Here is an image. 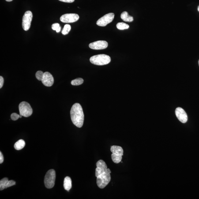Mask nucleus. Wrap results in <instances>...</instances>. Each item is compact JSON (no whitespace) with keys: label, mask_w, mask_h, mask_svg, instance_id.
Masks as SVG:
<instances>
[{"label":"nucleus","mask_w":199,"mask_h":199,"mask_svg":"<svg viewBox=\"0 0 199 199\" xmlns=\"http://www.w3.org/2000/svg\"><path fill=\"white\" fill-rule=\"evenodd\" d=\"M116 27L118 29L120 30L127 29L129 27L128 24L123 22L118 23L117 24Z\"/></svg>","instance_id":"19"},{"label":"nucleus","mask_w":199,"mask_h":199,"mask_svg":"<svg viewBox=\"0 0 199 199\" xmlns=\"http://www.w3.org/2000/svg\"><path fill=\"white\" fill-rule=\"evenodd\" d=\"M15 184L16 182H15L14 181H9V182H8L7 184L6 187L7 188L8 187H10L13 186V185H15Z\"/></svg>","instance_id":"25"},{"label":"nucleus","mask_w":199,"mask_h":199,"mask_svg":"<svg viewBox=\"0 0 199 199\" xmlns=\"http://www.w3.org/2000/svg\"><path fill=\"white\" fill-rule=\"evenodd\" d=\"M25 144V141L23 140H20L15 144L14 148L16 150H20L24 148Z\"/></svg>","instance_id":"16"},{"label":"nucleus","mask_w":199,"mask_h":199,"mask_svg":"<svg viewBox=\"0 0 199 199\" xmlns=\"http://www.w3.org/2000/svg\"><path fill=\"white\" fill-rule=\"evenodd\" d=\"M111 170L107 169L106 171L97 177V184L100 188L104 189L109 183L111 179Z\"/></svg>","instance_id":"2"},{"label":"nucleus","mask_w":199,"mask_h":199,"mask_svg":"<svg viewBox=\"0 0 199 199\" xmlns=\"http://www.w3.org/2000/svg\"><path fill=\"white\" fill-rule=\"evenodd\" d=\"M44 73L41 71H38L36 72V74H35L36 78L38 80H39V81H42L43 79L44 75Z\"/></svg>","instance_id":"22"},{"label":"nucleus","mask_w":199,"mask_h":199,"mask_svg":"<svg viewBox=\"0 0 199 199\" xmlns=\"http://www.w3.org/2000/svg\"><path fill=\"white\" fill-rule=\"evenodd\" d=\"M9 180L7 178H4L0 181V190L1 191L6 189Z\"/></svg>","instance_id":"17"},{"label":"nucleus","mask_w":199,"mask_h":199,"mask_svg":"<svg viewBox=\"0 0 199 199\" xmlns=\"http://www.w3.org/2000/svg\"><path fill=\"white\" fill-rule=\"evenodd\" d=\"M70 114L73 123L77 127H82L84 120V114L82 108L79 104L76 103L73 105Z\"/></svg>","instance_id":"1"},{"label":"nucleus","mask_w":199,"mask_h":199,"mask_svg":"<svg viewBox=\"0 0 199 199\" xmlns=\"http://www.w3.org/2000/svg\"><path fill=\"white\" fill-rule=\"evenodd\" d=\"M41 81L44 85L46 86L50 87L54 84V77L49 72H45Z\"/></svg>","instance_id":"12"},{"label":"nucleus","mask_w":199,"mask_h":199,"mask_svg":"<svg viewBox=\"0 0 199 199\" xmlns=\"http://www.w3.org/2000/svg\"><path fill=\"white\" fill-rule=\"evenodd\" d=\"M111 58L106 54H99L94 55L90 58V62L94 65H104L108 64L111 62Z\"/></svg>","instance_id":"3"},{"label":"nucleus","mask_w":199,"mask_h":199,"mask_svg":"<svg viewBox=\"0 0 199 199\" xmlns=\"http://www.w3.org/2000/svg\"><path fill=\"white\" fill-rule=\"evenodd\" d=\"M4 158L2 152H0V163L2 164L3 162Z\"/></svg>","instance_id":"27"},{"label":"nucleus","mask_w":199,"mask_h":199,"mask_svg":"<svg viewBox=\"0 0 199 199\" xmlns=\"http://www.w3.org/2000/svg\"><path fill=\"white\" fill-rule=\"evenodd\" d=\"M84 80L82 78H78L72 80L71 84L72 85L78 86L84 83Z\"/></svg>","instance_id":"20"},{"label":"nucleus","mask_w":199,"mask_h":199,"mask_svg":"<svg viewBox=\"0 0 199 199\" xmlns=\"http://www.w3.org/2000/svg\"><path fill=\"white\" fill-rule=\"evenodd\" d=\"M52 28L54 30H55L57 32H59L61 31V27L59 24L58 23H55L52 25Z\"/></svg>","instance_id":"23"},{"label":"nucleus","mask_w":199,"mask_h":199,"mask_svg":"<svg viewBox=\"0 0 199 199\" xmlns=\"http://www.w3.org/2000/svg\"><path fill=\"white\" fill-rule=\"evenodd\" d=\"M32 18V14L30 11H28L24 13L22 20V27L24 30L28 31L30 29Z\"/></svg>","instance_id":"6"},{"label":"nucleus","mask_w":199,"mask_h":199,"mask_svg":"<svg viewBox=\"0 0 199 199\" xmlns=\"http://www.w3.org/2000/svg\"><path fill=\"white\" fill-rule=\"evenodd\" d=\"M79 16L75 13H69L63 15L60 17V20L63 23H71L77 21Z\"/></svg>","instance_id":"8"},{"label":"nucleus","mask_w":199,"mask_h":199,"mask_svg":"<svg viewBox=\"0 0 199 199\" xmlns=\"http://www.w3.org/2000/svg\"><path fill=\"white\" fill-rule=\"evenodd\" d=\"M70 26L69 24H66L62 30V33L64 35H67L70 32Z\"/></svg>","instance_id":"21"},{"label":"nucleus","mask_w":199,"mask_h":199,"mask_svg":"<svg viewBox=\"0 0 199 199\" xmlns=\"http://www.w3.org/2000/svg\"><path fill=\"white\" fill-rule=\"evenodd\" d=\"M59 1H60L61 2L71 3L74 2L75 0H59Z\"/></svg>","instance_id":"28"},{"label":"nucleus","mask_w":199,"mask_h":199,"mask_svg":"<svg viewBox=\"0 0 199 199\" xmlns=\"http://www.w3.org/2000/svg\"><path fill=\"white\" fill-rule=\"evenodd\" d=\"M55 170L53 169L48 170L45 177L44 184L46 187L48 189L54 187L55 185Z\"/></svg>","instance_id":"4"},{"label":"nucleus","mask_w":199,"mask_h":199,"mask_svg":"<svg viewBox=\"0 0 199 199\" xmlns=\"http://www.w3.org/2000/svg\"><path fill=\"white\" fill-rule=\"evenodd\" d=\"M19 110L20 115L25 117H30L32 113V108L30 105L25 102H22L19 105Z\"/></svg>","instance_id":"5"},{"label":"nucleus","mask_w":199,"mask_h":199,"mask_svg":"<svg viewBox=\"0 0 199 199\" xmlns=\"http://www.w3.org/2000/svg\"><path fill=\"white\" fill-rule=\"evenodd\" d=\"M111 151L113 153L116 155L123 156L124 151L123 149L118 146H113L111 148Z\"/></svg>","instance_id":"13"},{"label":"nucleus","mask_w":199,"mask_h":199,"mask_svg":"<svg viewBox=\"0 0 199 199\" xmlns=\"http://www.w3.org/2000/svg\"><path fill=\"white\" fill-rule=\"evenodd\" d=\"M121 19L124 21L131 22L133 21V16H129L127 12H122L121 15Z\"/></svg>","instance_id":"15"},{"label":"nucleus","mask_w":199,"mask_h":199,"mask_svg":"<svg viewBox=\"0 0 199 199\" xmlns=\"http://www.w3.org/2000/svg\"><path fill=\"white\" fill-rule=\"evenodd\" d=\"M20 115H19L16 113H13L11 115V118L13 121H16L20 118Z\"/></svg>","instance_id":"24"},{"label":"nucleus","mask_w":199,"mask_h":199,"mask_svg":"<svg viewBox=\"0 0 199 199\" xmlns=\"http://www.w3.org/2000/svg\"><path fill=\"white\" fill-rule=\"evenodd\" d=\"M96 168L95 175L97 177L106 171L107 169V164L105 162L102 160H100L97 162Z\"/></svg>","instance_id":"10"},{"label":"nucleus","mask_w":199,"mask_h":199,"mask_svg":"<svg viewBox=\"0 0 199 199\" xmlns=\"http://www.w3.org/2000/svg\"><path fill=\"white\" fill-rule=\"evenodd\" d=\"M198 10L199 12V6H198Z\"/></svg>","instance_id":"30"},{"label":"nucleus","mask_w":199,"mask_h":199,"mask_svg":"<svg viewBox=\"0 0 199 199\" xmlns=\"http://www.w3.org/2000/svg\"><path fill=\"white\" fill-rule=\"evenodd\" d=\"M114 18V13H108L100 18L97 21L96 24L100 26L104 27L113 21Z\"/></svg>","instance_id":"7"},{"label":"nucleus","mask_w":199,"mask_h":199,"mask_svg":"<svg viewBox=\"0 0 199 199\" xmlns=\"http://www.w3.org/2000/svg\"><path fill=\"white\" fill-rule=\"evenodd\" d=\"M4 84V79L2 76H0V88H2Z\"/></svg>","instance_id":"26"},{"label":"nucleus","mask_w":199,"mask_h":199,"mask_svg":"<svg viewBox=\"0 0 199 199\" xmlns=\"http://www.w3.org/2000/svg\"><path fill=\"white\" fill-rule=\"evenodd\" d=\"M13 1V0H6V1L9 2H11V1Z\"/></svg>","instance_id":"29"},{"label":"nucleus","mask_w":199,"mask_h":199,"mask_svg":"<svg viewBox=\"0 0 199 199\" xmlns=\"http://www.w3.org/2000/svg\"><path fill=\"white\" fill-rule=\"evenodd\" d=\"M176 116L179 120L182 123H186L188 120L187 114L184 110L180 107H178L175 111Z\"/></svg>","instance_id":"11"},{"label":"nucleus","mask_w":199,"mask_h":199,"mask_svg":"<svg viewBox=\"0 0 199 199\" xmlns=\"http://www.w3.org/2000/svg\"><path fill=\"white\" fill-rule=\"evenodd\" d=\"M112 159L113 162L115 163H118L121 162L122 159V156L112 153L111 155Z\"/></svg>","instance_id":"18"},{"label":"nucleus","mask_w":199,"mask_h":199,"mask_svg":"<svg viewBox=\"0 0 199 199\" xmlns=\"http://www.w3.org/2000/svg\"><path fill=\"white\" fill-rule=\"evenodd\" d=\"M198 64H199V60L198 61Z\"/></svg>","instance_id":"31"},{"label":"nucleus","mask_w":199,"mask_h":199,"mask_svg":"<svg viewBox=\"0 0 199 199\" xmlns=\"http://www.w3.org/2000/svg\"><path fill=\"white\" fill-rule=\"evenodd\" d=\"M108 46L107 42L105 41H98L90 43L89 45L90 48L93 50H103L107 48Z\"/></svg>","instance_id":"9"},{"label":"nucleus","mask_w":199,"mask_h":199,"mask_svg":"<svg viewBox=\"0 0 199 199\" xmlns=\"http://www.w3.org/2000/svg\"><path fill=\"white\" fill-rule=\"evenodd\" d=\"M72 180L69 177H66L64 180V187L65 190L69 191L71 189Z\"/></svg>","instance_id":"14"}]
</instances>
